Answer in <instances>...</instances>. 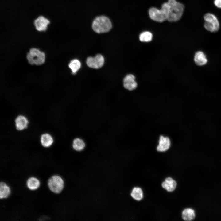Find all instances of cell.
<instances>
[{"label":"cell","instance_id":"3957f363","mask_svg":"<svg viewBox=\"0 0 221 221\" xmlns=\"http://www.w3.org/2000/svg\"><path fill=\"white\" fill-rule=\"evenodd\" d=\"M47 185L51 191L55 194H59L63 190L65 182L61 176L55 174L51 176L48 179Z\"/></svg>","mask_w":221,"mask_h":221},{"label":"cell","instance_id":"8fae6325","mask_svg":"<svg viewBox=\"0 0 221 221\" xmlns=\"http://www.w3.org/2000/svg\"><path fill=\"white\" fill-rule=\"evenodd\" d=\"M170 145L171 142L169 138L167 137L161 135L158 141L157 150L158 152H164L169 149Z\"/></svg>","mask_w":221,"mask_h":221},{"label":"cell","instance_id":"9a60e30c","mask_svg":"<svg viewBox=\"0 0 221 221\" xmlns=\"http://www.w3.org/2000/svg\"><path fill=\"white\" fill-rule=\"evenodd\" d=\"M194 60L196 64L199 66L204 65L207 62L206 55L201 51L196 52L194 56Z\"/></svg>","mask_w":221,"mask_h":221},{"label":"cell","instance_id":"7a4b0ae2","mask_svg":"<svg viewBox=\"0 0 221 221\" xmlns=\"http://www.w3.org/2000/svg\"><path fill=\"white\" fill-rule=\"evenodd\" d=\"M91 27L96 33H103L110 31L112 28L113 24L109 17L105 15H100L94 19Z\"/></svg>","mask_w":221,"mask_h":221},{"label":"cell","instance_id":"2e32d148","mask_svg":"<svg viewBox=\"0 0 221 221\" xmlns=\"http://www.w3.org/2000/svg\"><path fill=\"white\" fill-rule=\"evenodd\" d=\"M11 189L9 186L5 182H0V199H6L10 196Z\"/></svg>","mask_w":221,"mask_h":221},{"label":"cell","instance_id":"52a82bcc","mask_svg":"<svg viewBox=\"0 0 221 221\" xmlns=\"http://www.w3.org/2000/svg\"><path fill=\"white\" fill-rule=\"evenodd\" d=\"M50 23L48 19L43 16H40L34 20V25L37 30L42 32L46 30Z\"/></svg>","mask_w":221,"mask_h":221},{"label":"cell","instance_id":"4fadbf2b","mask_svg":"<svg viewBox=\"0 0 221 221\" xmlns=\"http://www.w3.org/2000/svg\"><path fill=\"white\" fill-rule=\"evenodd\" d=\"M40 142L41 145L45 148H49L53 144L54 140L52 136L48 133L42 134L40 138Z\"/></svg>","mask_w":221,"mask_h":221},{"label":"cell","instance_id":"7402d4cb","mask_svg":"<svg viewBox=\"0 0 221 221\" xmlns=\"http://www.w3.org/2000/svg\"><path fill=\"white\" fill-rule=\"evenodd\" d=\"M214 3L217 7L221 8V0H215Z\"/></svg>","mask_w":221,"mask_h":221},{"label":"cell","instance_id":"44dd1931","mask_svg":"<svg viewBox=\"0 0 221 221\" xmlns=\"http://www.w3.org/2000/svg\"><path fill=\"white\" fill-rule=\"evenodd\" d=\"M152 33L149 31H145L142 33L139 37L140 40L142 42H144L150 41L152 40Z\"/></svg>","mask_w":221,"mask_h":221},{"label":"cell","instance_id":"ba28073f","mask_svg":"<svg viewBox=\"0 0 221 221\" xmlns=\"http://www.w3.org/2000/svg\"><path fill=\"white\" fill-rule=\"evenodd\" d=\"M149 14L150 18L154 21L163 22L167 20L161 10L157 8L152 7L150 8L149 10Z\"/></svg>","mask_w":221,"mask_h":221},{"label":"cell","instance_id":"5b68a950","mask_svg":"<svg viewBox=\"0 0 221 221\" xmlns=\"http://www.w3.org/2000/svg\"><path fill=\"white\" fill-rule=\"evenodd\" d=\"M205 21L204 26L205 29L211 32L217 31L219 28V24L216 17L214 14L207 13L204 17Z\"/></svg>","mask_w":221,"mask_h":221},{"label":"cell","instance_id":"277c9868","mask_svg":"<svg viewBox=\"0 0 221 221\" xmlns=\"http://www.w3.org/2000/svg\"><path fill=\"white\" fill-rule=\"evenodd\" d=\"M27 59L31 64L40 65L43 64L45 61V53L36 48H32L27 54Z\"/></svg>","mask_w":221,"mask_h":221},{"label":"cell","instance_id":"7c38bea8","mask_svg":"<svg viewBox=\"0 0 221 221\" xmlns=\"http://www.w3.org/2000/svg\"><path fill=\"white\" fill-rule=\"evenodd\" d=\"M162 187L167 191L171 192L174 191L177 186L176 181L171 177L166 178L161 184Z\"/></svg>","mask_w":221,"mask_h":221},{"label":"cell","instance_id":"9c48e42d","mask_svg":"<svg viewBox=\"0 0 221 221\" xmlns=\"http://www.w3.org/2000/svg\"><path fill=\"white\" fill-rule=\"evenodd\" d=\"M15 127L18 131H22L27 128L29 123L27 118L24 115H19L14 120Z\"/></svg>","mask_w":221,"mask_h":221},{"label":"cell","instance_id":"ac0fdd59","mask_svg":"<svg viewBox=\"0 0 221 221\" xmlns=\"http://www.w3.org/2000/svg\"><path fill=\"white\" fill-rule=\"evenodd\" d=\"M195 216L194 211L191 208H186L182 212V217L185 221H191L194 219Z\"/></svg>","mask_w":221,"mask_h":221},{"label":"cell","instance_id":"30bf717a","mask_svg":"<svg viewBox=\"0 0 221 221\" xmlns=\"http://www.w3.org/2000/svg\"><path fill=\"white\" fill-rule=\"evenodd\" d=\"M135 79V77L133 75H127L123 80L124 87L129 91H132L136 89L137 87V83Z\"/></svg>","mask_w":221,"mask_h":221},{"label":"cell","instance_id":"ffe728a7","mask_svg":"<svg viewBox=\"0 0 221 221\" xmlns=\"http://www.w3.org/2000/svg\"><path fill=\"white\" fill-rule=\"evenodd\" d=\"M69 67L72 71V73L75 74L80 69L81 66L80 61L77 59L72 60L69 64Z\"/></svg>","mask_w":221,"mask_h":221},{"label":"cell","instance_id":"8992f818","mask_svg":"<svg viewBox=\"0 0 221 221\" xmlns=\"http://www.w3.org/2000/svg\"><path fill=\"white\" fill-rule=\"evenodd\" d=\"M104 63L103 56L101 54L97 55L94 57H89L87 59V66L92 68L99 69L102 67Z\"/></svg>","mask_w":221,"mask_h":221},{"label":"cell","instance_id":"6da1fadb","mask_svg":"<svg viewBox=\"0 0 221 221\" xmlns=\"http://www.w3.org/2000/svg\"><path fill=\"white\" fill-rule=\"evenodd\" d=\"M184 7L183 4L176 0H168L167 2L164 3L161 6L167 17V20L170 22L176 21L181 18Z\"/></svg>","mask_w":221,"mask_h":221},{"label":"cell","instance_id":"d6986e66","mask_svg":"<svg viewBox=\"0 0 221 221\" xmlns=\"http://www.w3.org/2000/svg\"><path fill=\"white\" fill-rule=\"evenodd\" d=\"M130 195L134 199L137 201H140L143 197V191L141 188L135 187L132 190Z\"/></svg>","mask_w":221,"mask_h":221},{"label":"cell","instance_id":"5bb4252c","mask_svg":"<svg viewBox=\"0 0 221 221\" xmlns=\"http://www.w3.org/2000/svg\"><path fill=\"white\" fill-rule=\"evenodd\" d=\"M27 188L30 190L37 189L40 185V182L37 177L32 176L28 178L26 182Z\"/></svg>","mask_w":221,"mask_h":221},{"label":"cell","instance_id":"e0dca14e","mask_svg":"<svg viewBox=\"0 0 221 221\" xmlns=\"http://www.w3.org/2000/svg\"><path fill=\"white\" fill-rule=\"evenodd\" d=\"M86 146V144L82 139L77 138L73 141L72 147L73 149L77 152H80L84 150Z\"/></svg>","mask_w":221,"mask_h":221}]
</instances>
